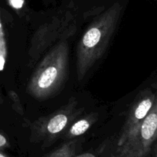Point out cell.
<instances>
[{
	"mask_svg": "<svg viewBox=\"0 0 157 157\" xmlns=\"http://www.w3.org/2000/svg\"><path fill=\"white\" fill-rule=\"evenodd\" d=\"M123 12L120 2L113 3L94 19L78 42L76 54L77 77L81 81L104 55L116 31Z\"/></svg>",
	"mask_w": 157,
	"mask_h": 157,
	"instance_id": "1",
	"label": "cell"
},
{
	"mask_svg": "<svg viewBox=\"0 0 157 157\" xmlns=\"http://www.w3.org/2000/svg\"><path fill=\"white\" fill-rule=\"evenodd\" d=\"M68 67V44L63 40L52 46L39 61L27 84V94L39 101L55 96L65 83Z\"/></svg>",
	"mask_w": 157,
	"mask_h": 157,
	"instance_id": "2",
	"label": "cell"
},
{
	"mask_svg": "<svg viewBox=\"0 0 157 157\" xmlns=\"http://www.w3.org/2000/svg\"><path fill=\"white\" fill-rule=\"evenodd\" d=\"M157 139V92L151 110L139 128L117 146H103L98 157H148Z\"/></svg>",
	"mask_w": 157,
	"mask_h": 157,
	"instance_id": "3",
	"label": "cell"
},
{
	"mask_svg": "<svg viewBox=\"0 0 157 157\" xmlns=\"http://www.w3.org/2000/svg\"><path fill=\"white\" fill-rule=\"evenodd\" d=\"M82 111L83 108L78 107L77 100L70 98L67 104L52 113L41 117L31 124L30 140L48 147L65 133Z\"/></svg>",
	"mask_w": 157,
	"mask_h": 157,
	"instance_id": "4",
	"label": "cell"
},
{
	"mask_svg": "<svg viewBox=\"0 0 157 157\" xmlns=\"http://www.w3.org/2000/svg\"><path fill=\"white\" fill-rule=\"evenodd\" d=\"M77 30L75 16L71 12H61L41 25L31 39L28 55L31 62H35L56 41L67 40Z\"/></svg>",
	"mask_w": 157,
	"mask_h": 157,
	"instance_id": "5",
	"label": "cell"
},
{
	"mask_svg": "<svg viewBox=\"0 0 157 157\" xmlns=\"http://www.w3.org/2000/svg\"><path fill=\"white\" fill-rule=\"evenodd\" d=\"M156 99V93L150 89H146L136 97L132 104L122 129L114 141L106 144V147L117 146L122 144L127 136L137 130L151 110Z\"/></svg>",
	"mask_w": 157,
	"mask_h": 157,
	"instance_id": "6",
	"label": "cell"
},
{
	"mask_svg": "<svg viewBox=\"0 0 157 157\" xmlns=\"http://www.w3.org/2000/svg\"><path fill=\"white\" fill-rule=\"evenodd\" d=\"M99 114L98 113H90L75 121L64 133V138L67 140L76 139L84 134L95 123L98 121Z\"/></svg>",
	"mask_w": 157,
	"mask_h": 157,
	"instance_id": "7",
	"label": "cell"
},
{
	"mask_svg": "<svg viewBox=\"0 0 157 157\" xmlns=\"http://www.w3.org/2000/svg\"><path fill=\"white\" fill-rule=\"evenodd\" d=\"M79 150V142L74 139L67 140L44 157H74Z\"/></svg>",
	"mask_w": 157,
	"mask_h": 157,
	"instance_id": "8",
	"label": "cell"
},
{
	"mask_svg": "<svg viewBox=\"0 0 157 157\" xmlns=\"http://www.w3.org/2000/svg\"><path fill=\"white\" fill-rule=\"evenodd\" d=\"M8 95H9V99L12 101V107H13L14 110H15L18 114L24 117L25 116L24 107H23V106L21 105L20 98L19 97H18V95L17 94V93H15L14 90H9V91H8Z\"/></svg>",
	"mask_w": 157,
	"mask_h": 157,
	"instance_id": "9",
	"label": "cell"
},
{
	"mask_svg": "<svg viewBox=\"0 0 157 157\" xmlns=\"http://www.w3.org/2000/svg\"><path fill=\"white\" fill-rule=\"evenodd\" d=\"M6 45L4 39V34H3L2 27L0 22V70L3 68L6 58Z\"/></svg>",
	"mask_w": 157,
	"mask_h": 157,
	"instance_id": "10",
	"label": "cell"
},
{
	"mask_svg": "<svg viewBox=\"0 0 157 157\" xmlns=\"http://www.w3.org/2000/svg\"><path fill=\"white\" fill-rule=\"evenodd\" d=\"M10 147V144L7 138L3 134L0 133V150H4Z\"/></svg>",
	"mask_w": 157,
	"mask_h": 157,
	"instance_id": "11",
	"label": "cell"
},
{
	"mask_svg": "<svg viewBox=\"0 0 157 157\" xmlns=\"http://www.w3.org/2000/svg\"><path fill=\"white\" fill-rule=\"evenodd\" d=\"M74 157H98V156L94 153H90V152H86V153L76 154Z\"/></svg>",
	"mask_w": 157,
	"mask_h": 157,
	"instance_id": "12",
	"label": "cell"
},
{
	"mask_svg": "<svg viewBox=\"0 0 157 157\" xmlns=\"http://www.w3.org/2000/svg\"><path fill=\"white\" fill-rule=\"evenodd\" d=\"M0 157H9L6 154H5L2 150H0Z\"/></svg>",
	"mask_w": 157,
	"mask_h": 157,
	"instance_id": "13",
	"label": "cell"
},
{
	"mask_svg": "<svg viewBox=\"0 0 157 157\" xmlns=\"http://www.w3.org/2000/svg\"><path fill=\"white\" fill-rule=\"evenodd\" d=\"M3 103V98H2V95L1 94V92H0V105Z\"/></svg>",
	"mask_w": 157,
	"mask_h": 157,
	"instance_id": "14",
	"label": "cell"
},
{
	"mask_svg": "<svg viewBox=\"0 0 157 157\" xmlns=\"http://www.w3.org/2000/svg\"><path fill=\"white\" fill-rule=\"evenodd\" d=\"M154 157H157V151H156V155H155Z\"/></svg>",
	"mask_w": 157,
	"mask_h": 157,
	"instance_id": "15",
	"label": "cell"
}]
</instances>
